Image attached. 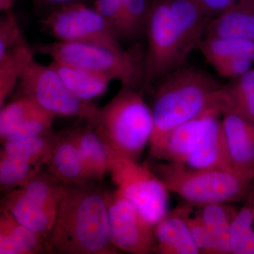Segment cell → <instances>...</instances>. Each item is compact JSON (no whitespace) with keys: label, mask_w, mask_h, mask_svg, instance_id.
Wrapping results in <instances>:
<instances>
[{"label":"cell","mask_w":254,"mask_h":254,"mask_svg":"<svg viewBox=\"0 0 254 254\" xmlns=\"http://www.w3.org/2000/svg\"><path fill=\"white\" fill-rule=\"evenodd\" d=\"M198 50L209 64L228 58H243L254 63V41L238 38H204Z\"/></svg>","instance_id":"cell-25"},{"label":"cell","mask_w":254,"mask_h":254,"mask_svg":"<svg viewBox=\"0 0 254 254\" xmlns=\"http://www.w3.org/2000/svg\"><path fill=\"white\" fill-rule=\"evenodd\" d=\"M50 65L59 74L68 91L83 101L93 102L104 95L113 81L106 75L56 60H53Z\"/></svg>","instance_id":"cell-19"},{"label":"cell","mask_w":254,"mask_h":254,"mask_svg":"<svg viewBox=\"0 0 254 254\" xmlns=\"http://www.w3.org/2000/svg\"><path fill=\"white\" fill-rule=\"evenodd\" d=\"M24 50H10L0 54V107L14 93L23 65L28 59Z\"/></svg>","instance_id":"cell-28"},{"label":"cell","mask_w":254,"mask_h":254,"mask_svg":"<svg viewBox=\"0 0 254 254\" xmlns=\"http://www.w3.org/2000/svg\"><path fill=\"white\" fill-rule=\"evenodd\" d=\"M150 0H122L123 41L134 42L145 36Z\"/></svg>","instance_id":"cell-29"},{"label":"cell","mask_w":254,"mask_h":254,"mask_svg":"<svg viewBox=\"0 0 254 254\" xmlns=\"http://www.w3.org/2000/svg\"><path fill=\"white\" fill-rule=\"evenodd\" d=\"M105 195L114 247L132 254L154 253V226L118 189Z\"/></svg>","instance_id":"cell-11"},{"label":"cell","mask_w":254,"mask_h":254,"mask_svg":"<svg viewBox=\"0 0 254 254\" xmlns=\"http://www.w3.org/2000/svg\"><path fill=\"white\" fill-rule=\"evenodd\" d=\"M33 1L37 6L44 7L46 12L68 4L79 2L87 3V0H33Z\"/></svg>","instance_id":"cell-35"},{"label":"cell","mask_w":254,"mask_h":254,"mask_svg":"<svg viewBox=\"0 0 254 254\" xmlns=\"http://www.w3.org/2000/svg\"><path fill=\"white\" fill-rule=\"evenodd\" d=\"M16 88V96L31 99L57 116L73 117L93 125L99 110L93 102L74 96L54 68L38 63L34 57L23 66Z\"/></svg>","instance_id":"cell-9"},{"label":"cell","mask_w":254,"mask_h":254,"mask_svg":"<svg viewBox=\"0 0 254 254\" xmlns=\"http://www.w3.org/2000/svg\"><path fill=\"white\" fill-rule=\"evenodd\" d=\"M222 93L225 113L233 112L254 123V67L222 85Z\"/></svg>","instance_id":"cell-24"},{"label":"cell","mask_w":254,"mask_h":254,"mask_svg":"<svg viewBox=\"0 0 254 254\" xmlns=\"http://www.w3.org/2000/svg\"><path fill=\"white\" fill-rule=\"evenodd\" d=\"M210 113L187 122L171 132L164 142L158 159L184 165L196 148Z\"/></svg>","instance_id":"cell-21"},{"label":"cell","mask_w":254,"mask_h":254,"mask_svg":"<svg viewBox=\"0 0 254 254\" xmlns=\"http://www.w3.org/2000/svg\"><path fill=\"white\" fill-rule=\"evenodd\" d=\"M33 48L36 54L48 55L53 60L106 75L120 81L122 86L143 91L145 51H142L139 45L125 50L55 41L37 43Z\"/></svg>","instance_id":"cell-5"},{"label":"cell","mask_w":254,"mask_h":254,"mask_svg":"<svg viewBox=\"0 0 254 254\" xmlns=\"http://www.w3.org/2000/svg\"><path fill=\"white\" fill-rule=\"evenodd\" d=\"M222 116V130L232 168L254 177V123L231 111Z\"/></svg>","instance_id":"cell-13"},{"label":"cell","mask_w":254,"mask_h":254,"mask_svg":"<svg viewBox=\"0 0 254 254\" xmlns=\"http://www.w3.org/2000/svg\"><path fill=\"white\" fill-rule=\"evenodd\" d=\"M145 37L148 46L145 56L144 93L159 79L187 64L190 55L169 0H150Z\"/></svg>","instance_id":"cell-7"},{"label":"cell","mask_w":254,"mask_h":254,"mask_svg":"<svg viewBox=\"0 0 254 254\" xmlns=\"http://www.w3.org/2000/svg\"><path fill=\"white\" fill-rule=\"evenodd\" d=\"M69 129L91 182H101L108 173V150L103 138L95 127L86 121Z\"/></svg>","instance_id":"cell-18"},{"label":"cell","mask_w":254,"mask_h":254,"mask_svg":"<svg viewBox=\"0 0 254 254\" xmlns=\"http://www.w3.org/2000/svg\"><path fill=\"white\" fill-rule=\"evenodd\" d=\"M57 117L31 99L15 96L1 108V143L52 133Z\"/></svg>","instance_id":"cell-12"},{"label":"cell","mask_w":254,"mask_h":254,"mask_svg":"<svg viewBox=\"0 0 254 254\" xmlns=\"http://www.w3.org/2000/svg\"><path fill=\"white\" fill-rule=\"evenodd\" d=\"M186 222L200 254H215L199 205H180L174 210Z\"/></svg>","instance_id":"cell-30"},{"label":"cell","mask_w":254,"mask_h":254,"mask_svg":"<svg viewBox=\"0 0 254 254\" xmlns=\"http://www.w3.org/2000/svg\"><path fill=\"white\" fill-rule=\"evenodd\" d=\"M155 253L199 254L186 222L175 211L154 225Z\"/></svg>","instance_id":"cell-20"},{"label":"cell","mask_w":254,"mask_h":254,"mask_svg":"<svg viewBox=\"0 0 254 254\" xmlns=\"http://www.w3.org/2000/svg\"><path fill=\"white\" fill-rule=\"evenodd\" d=\"M92 125L107 144L138 160L153 131L151 108L141 90L122 86L113 99L99 108Z\"/></svg>","instance_id":"cell-4"},{"label":"cell","mask_w":254,"mask_h":254,"mask_svg":"<svg viewBox=\"0 0 254 254\" xmlns=\"http://www.w3.org/2000/svg\"><path fill=\"white\" fill-rule=\"evenodd\" d=\"M24 37L12 10L3 12L0 19V54L12 49Z\"/></svg>","instance_id":"cell-31"},{"label":"cell","mask_w":254,"mask_h":254,"mask_svg":"<svg viewBox=\"0 0 254 254\" xmlns=\"http://www.w3.org/2000/svg\"><path fill=\"white\" fill-rule=\"evenodd\" d=\"M17 1L18 0H0V11L5 12L12 10L13 6Z\"/></svg>","instance_id":"cell-36"},{"label":"cell","mask_w":254,"mask_h":254,"mask_svg":"<svg viewBox=\"0 0 254 254\" xmlns=\"http://www.w3.org/2000/svg\"><path fill=\"white\" fill-rule=\"evenodd\" d=\"M222 115L219 112L209 114L199 142L184 165L192 169L232 168L222 130Z\"/></svg>","instance_id":"cell-15"},{"label":"cell","mask_w":254,"mask_h":254,"mask_svg":"<svg viewBox=\"0 0 254 254\" xmlns=\"http://www.w3.org/2000/svg\"><path fill=\"white\" fill-rule=\"evenodd\" d=\"M47 169L66 185L93 183L69 128L56 133Z\"/></svg>","instance_id":"cell-14"},{"label":"cell","mask_w":254,"mask_h":254,"mask_svg":"<svg viewBox=\"0 0 254 254\" xmlns=\"http://www.w3.org/2000/svg\"><path fill=\"white\" fill-rule=\"evenodd\" d=\"M189 53L198 49L210 18L197 0H169Z\"/></svg>","instance_id":"cell-22"},{"label":"cell","mask_w":254,"mask_h":254,"mask_svg":"<svg viewBox=\"0 0 254 254\" xmlns=\"http://www.w3.org/2000/svg\"><path fill=\"white\" fill-rule=\"evenodd\" d=\"M222 85L187 64L153 83L148 91L153 92L150 155L158 158L164 142L177 127L210 112L225 113Z\"/></svg>","instance_id":"cell-1"},{"label":"cell","mask_w":254,"mask_h":254,"mask_svg":"<svg viewBox=\"0 0 254 254\" xmlns=\"http://www.w3.org/2000/svg\"><path fill=\"white\" fill-rule=\"evenodd\" d=\"M66 187L44 168L23 186L6 191L1 208L48 240Z\"/></svg>","instance_id":"cell-6"},{"label":"cell","mask_w":254,"mask_h":254,"mask_svg":"<svg viewBox=\"0 0 254 254\" xmlns=\"http://www.w3.org/2000/svg\"><path fill=\"white\" fill-rule=\"evenodd\" d=\"M151 168L169 191L197 205L240 201L248 196L254 180L233 168L192 169L167 162Z\"/></svg>","instance_id":"cell-3"},{"label":"cell","mask_w":254,"mask_h":254,"mask_svg":"<svg viewBox=\"0 0 254 254\" xmlns=\"http://www.w3.org/2000/svg\"><path fill=\"white\" fill-rule=\"evenodd\" d=\"M39 26L42 31L57 41L124 48L104 18L86 2L48 11L40 19Z\"/></svg>","instance_id":"cell-10"},{"label":"cell","mask_w":254,"mask_h":254,"mask_svg":"<svg viewBox=\"0 0 254 254\" xmlns=\"http://www.w3.org/2000/svg\"><path fill=\"white\" fill-rule=\"evenodd\" d=\"M238 38L254 41V0H236L209 21L204 38Z\"/></svg>","instance_id":"cell-16"},{"label":"cell","mask_w":254,"mask_h":254,"mask_svg":"<svg viewBox=\"0 0 254 254\" xmlns=\"http://www.w3.org/2000/svg\"><path fill=\"white\" fill-rule=\"evenodd\" d=\"M199 206L215 254H231V227L238 211L227 203Z\"/></svg>","instance_id":"cell-23"},{"label":"cell","mask_w":254,"mask_h":254,"mask_svg":"<svg viewBox=\"0 0 254 254\" xmlns=\"http://www.w3.org/2000/svg\"><path fill=\"white\" fill-rule=\"evenodd\" d=\"M51 252L48 240L17 221L6 210L0 213V254Z\"/></svg>","instance_id":"cell-17"},{"label":"cell","mask_w":254,"mask_h":254,"mask_svg":"<svg viewBox=\"0 0 254 254\" xmlns=\"http://www.w3.org/2000/svg\"><path fill=\"white\" fill-rule=\"evenodd\" d=\"M95 184L66 185L48 239L52 253L120 254L112 243L105 190Z\"/></svg>","instance_id":"cell-2"},{"label":"cell","mask_w":254,"mask_h":254,"mask_svg":"<svg viewBox=\"0 0 254 254\" xmlns=\"http://www.w3.org/2000/svg\"><path fill=\"white\" fill-rule=\"evenodd\" d=\"M205 14L211 19L221 14L236 0H197Z\"/></svg>","instance_id":"cell-34"},{"label":"cell","mask_w":254,"mask_h":254,"mask_svg":"<svg viewBox=\"0 0 254 254\" xmlns=\"http://www.w3.org/2000/svg\"><path fill=\"white\" fill-rule=\"evenodd\" d=\"M218 74L229 80L240 77L254 67L253 62L243 58H228L209 64Z\"/></svg>","instance_id":"cell-33"},{"label":"cell","mask_w":254,"mask_h":254,"mask_svg":"<svg viewBox=\"0 0 254 254\" xmlns=\"http://www.w3.org/2000/svg\"><path fill=\"white\" fill-rule=\"evenodd\" d=\"M105 144L108 173L114 185L154 226L168 214L170 191L151 167L140 164Z\"/></svg>","instance_id":"cell-8"},{"label":"cell","mask_w":254,"mask_h":254,"mask_svg":"<svg viewBox=\"0 0 254 254\" xmlns=\"http://www.w3.org/2000/svg\"><path fill=\"white\" fill-rule=\"evenodd\" d=\"M93 6L108 23L119 40L123 42L122 0H93Z\"/></svg>","instance_id":"cell-32"},{"label":"cell","mask_w":254,"mask_h":254,"mask_svg":"<svg viewBox=\"0 0 254 254\" xmlns=\"http://www.w3.org/2000/svg\"><path fill=\"white\" fill-rule=\"evenodd\" d=\"M45 167L19 158L0 153V186L8 191L23 186Z\"/></svg>","instance_id":"cell-27"},{"label":"cell","mask_w":254,"mask_h":254,"mask_svg":"<svg viewBox=\"0 0 254 254\" xmlns=\"http://www.w3.org/2000/svg\"><path fill=\"white\" fill-rule=\"evenodd\" d=\"M252 190L247 203L237 212L232 222V254H254V190Z\"/></svg>","instance_id":"cell-26"}]
</instances>
